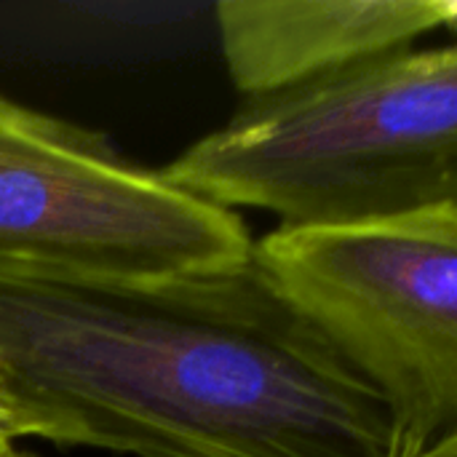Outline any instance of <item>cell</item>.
<instances>
[{
	"label": "cell",
	"instance_id": "6da1fadb",
	"mask_svg": "<svg viewBox=\"0 0 457 457\" xmlns=\"http://www.w3.org/2000/svg\"><path fill=\"white\" fill-rule=\"evenodd\" d=\"M0 386L51 445L134 457H391L378 394L257 265L0 268Z\"/></svg>",
	"mask_w": 457,
	"mask_h": 457
},
{
	"label": "cell",
	"instance_id": "9c48e42d",
	"mask_svg": "<svg viewBox=\"0 0 457 457\" xmlns=\"http://www.w3.org/2000/svg\"><path fill=\"white\" fill-rule=\"evenodd\" d=\"M0 404H8V407H16V404H11V402H8V399L3 396V386H0Z\"/></svg>",
	"mask_w": 457,
	"mask_h": 457
},
{
	"label": "cell",
	"instance_id": "5b68a950",
	"mask_svg": "<svg viewBox=\"0 0 457 457\" xmlns=\"http://www.w3.org/2000/svg\"><path fill=\"white\" fill-rule=\"evenodd\" d=\"M225 64L252 99L386 56L453 27L455 0H222Z\"/></svg>",
	"mask_w": 457,
	"mask_h": 457
},
{
	"label": "cell",
	"instance_id": "3957f363",
	"mask_svg": "<svg viewBox=\"0 0 457 457\" xmlns=\"http://www.w3.org/2000/svg\"><path fill=\"white\" fill-rule=\"evenodd\" d=\"M252 262L378 394L391 457L455 436L457 204L345 228H278Z\"/></svg>",
	"mask_w": 457,
	"mask_h": 457
},
{
	"label": "cell",
	"instance_id": "277c9868",
	"mask_svg": "<svg viewBox=\"0 0 457 457\" xmlns=\"http://www.w3.org/2000/svg\"><path fill=\"white\" fill-rule=\"evenodd\" d=\"M252 246L236 212L0 94V268L166 278L244 265Z\"/></svg>",
	"mask_w": 457,
	"mask_h": 457
},
{
	"label": "cell",
	"instance_id": "52a82bcc",
	"mask_svg": "<svg viewBox=\"0 0 457 457\" xmlns=\"http://www.w3.org/2000/svg\"><path fill=\"white\" fill-rule=\"evenodd\" d=\"M418 457H457V434L455 436H447L445 442H439L436 447H431L428 453Z\"/></svg>",
	"mask_w": 457,
	"mask_h": 457
},
{
	"label": "cell",
	"instance_id": "ba28073f",
	"mask_svg": "<svg viewBox=\"0 0 457 457\" xmlns=\"http://www.w3.org/2000/svg\"><path fill=\"white\" fill-rule=\"evenodd\" d=\"M0 457H35V455H29V453L19 450V447L13 445V447H8V450H0Z\"/></svg>",
	"mask_w": 457,
	"mask_h": 457
},
{
	"label": "cell",
	"instance_id": "7a4b0ae2",
	"mask_svg": "<svg viewBox=\"0 0 457 457\" xmlns=\"http://www.w3.org/2000/svg\"><path fill=\"white\" fill-rule=\"evenodd\" d=\"M158 174L281 228H345L457 204V48H402L244 99Z\"/></svg>",
	"mask_w": 457,
	"mask_h": 457
},
{
	"label": "cell",
	"instance_id": "8992f818",
	"mask_svg": "<svg viewBox=\"0 0 457 457\" xmlns=\"http://www.w3.org/2000/svg\"><path fill=\"white\" fill-rule=\"evenodd\" d=\"M21 439L51 442V428L40 418H35L19 407L0 404V450H8Z\"/></svg>",
	"mask_w": 457,
	"mask_h": 457
}]
</instances>
